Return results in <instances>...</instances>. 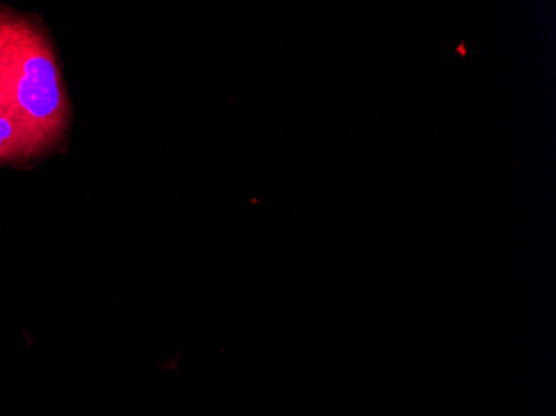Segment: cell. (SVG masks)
<instances>
[{
    "mask_svg": "<svg viewBox=\"0 0 556 416\" xmlns=\"http://www.w3.org/2000/svg\"><path fill=\"white\" fill-rule=\"evenodd\" d=\"M67 121L64 80L46 34L36 22L0 11V162L52 149Z\"/></svg>",
    "mask_w": 556,
    "mask_h": 416,
    "instance_id": "6da1fadb",
    "label": "cell"
},
{
    "mask_svg": "<svg viewBox=\"0 0 556 416\" xmlns=\"http://www.w3.org/2000/svg\"><path fill=\"white\" fill-rule=\"evenodd\" d=\"M457 54H460L462 58H465L467 55V43L462 40L460 46H458Z\"/></svg>",
    "mask_w": 556,
    "mask_h": 416,
    "instance_id": "7a4b0ae2",
    "label": "cell"
}]
</instances>
